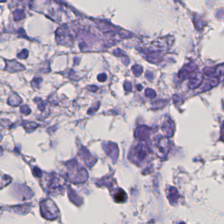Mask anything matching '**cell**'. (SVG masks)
<instances>
[{"mask_svg":"<svg viewBox=\"0 0 224 224\" xmlns=\"http://www.w3.org/2000/svg\"><path fill=\"white\" fill-rule=\"evenodd\" d=\"M157 154L159 157L165 158L170 150V143L169 141L166 137H163L159 140L157 145Z\"/></svg>","mask_w":224,"mask_h":224,"instance_id":"6da1fadb","label":"cell"},{"mask_svg":"<svg viewBox=\"0 0 224 224\" xmlns=\"http://www.w3.org/2000/svg\"><path fill=\"white\" fill-rule=\"evenodd\" d=\"M173 123L172 121H166L163 125V132L167 134L168 136H172L173 133V128L172 127Z\"/></svg>","mask_w":224,"mask_h":224,"instance_id":"7a4b0ae2","label":"cell"},{"mask_svg":"<svg viewBox=\"0 0 224 224\" xmlns=\"http://www.w3.org/2000/svg\"><path fill=\"white\" fill-rule=\"evenodd\" d=\"M170 195H168V198L170 202L172 203H173V202H177L178 199V191L174 187H171L170 189V192H169Z\"/></svg>","mask_w":224,"mask_h":224,"instance_id":"3957f363","label":"cell"},{"mask_svg":"<svg viewBox=\"0 0 224 224\" xmlns=\"http://www.w3.org/2000/svg\"><path fill=\"white\" fill-rule=\"evenodd\" d=\"M126 195L122 190H120L115 195V199L117 202H124L126 199Z\"/></svg>","mask_w":224,"mask_h":224,"instance_id":"277c9868","label":"cell"},{"mask_svg":"<svg viewBox=\"0 0 224 224\" xmlns=\"http://www.w3.org/2000/svg\"><path fill=\"white\" fill-rule=\"evenodd\" d=\"M222 137L223 141H224V122H223V125L222 127Z\"/></svg>","mask_w":224,"mask_h":224,"instance_id":"5b68a950","label":"cell"}]
</instances>
